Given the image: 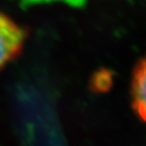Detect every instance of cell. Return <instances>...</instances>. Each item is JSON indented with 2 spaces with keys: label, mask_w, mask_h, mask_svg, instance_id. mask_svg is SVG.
Instances as JSON below:
<instances>
[{
  "label": "cell",
  "mask_w": 146,
  "mask_h": 146,
  "mask_svg": "<svg viewBox=\"0 0 146 146\" xmlns=\"http://www.w3.org/2000/svg\"><path fill=\"white\" fill-rule=\"evenodd\" d=\"M27 34L25 27L0 10V70L19 56Z\"/></svg>",
  "instance_id": "obj_1"
},
{
  "label": "cell",
  "mask_w": 146,
  "mask_h": 146,
  "mask_svg": "<svg viewBox=\"0 0 146 146\" xmlns=\"http://www.w3.org/2000/svg\"><path fill=\"white\" fill-rule=\"evenodd\" d=\"M131 94L135 111L146 123V57L138 63L133 72Z\"/></svg>",
  "instance_id": "obj_2"
},
{
  "label": "cell",
  "mask_w": 146,
  "mask_h": 146,
  "mask_svg": "<svg viewBox=\"0 0 146 146\" xmlns=\"http://www.w3.org/2000/svg\"><path fill=\"white\" fill-rule=\"evenodd\" d=\"M112 74L107 70H100L91 78V88L96 91H106L112 86Z\"/></svg>",
  "instance_id": "obj_3"
}]
</instances>
